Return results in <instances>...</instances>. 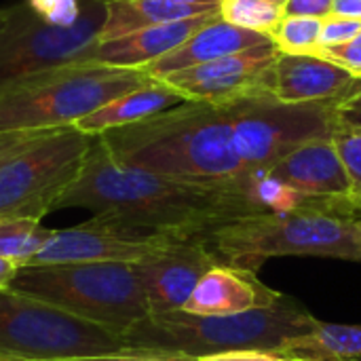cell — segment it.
Returning a JSON list of instances; mask_svg holds the SVG:
<instances>
[{"instance_id": "6da1fadb", "label": "cell", "mask_w": 361, "mask_h": 361, "mask_svg": "<svg viewBox=\"0 0 361 361\" xmlns=\"http://www.w3.org/2000/svg\"><path fill=\"white\" fill-rule=\"evenodd\" d=\"M89 209L152 233L201 237L214 224L262 212L250 192L169 180L118 163L99 135L93 137L82 171L57 201V209Z\"/></svg>"}, {"instance_id": "7a4b0ae2", "label": "cell", "mask_w": 361, "mask_h": 361, "mask_svg": "<svg viewBox=\"0 0 361 361\" xmlns=\"http://www.w3.org/2000/svg\"><path fill=\"white\" fill-rule=\"evenodd\" d=\"M99 140L127 167L186 184L250 192L252 178L235 150L226 104L182 102L146 121L106 131Z\"/></svg>"}, {"instance_id": "3957f363", "label": "cell", "mask_w": 361, "mask_h": 361, "mask_svg": "<svg viewBox=\"0 0 361 361\" xmlns=\"http://www.w3.org/2000/svg\"><path fill=\"white\" fill-rule=\"evenodd\" d=\"M220 264L258 271L281 256H319L361 264V233L345 199H307L283 212L226 218L201 235Z\"/></svg>"}, {"instance_id": "277c9868", "label": "cell", "mask_w": 361, "mask_h": 361, "mask_svg": "<svg viewBox=\"0 0 361 361\" xmlns=\"http://www.w3.org/2000/svg\"><path fill=\"white\" fill-rule=\"evenodd\" d=\"M317 324L319 319L298 300L283 294L271 309L239 315H190L184 311L148 315L123 336L131 349L142 353L203 360L233 351H275Z\"/></svg>"}, {"instance_id": "5b68a950", "label": "cell", "mask_w": 361, "mask_h": 361, "mask_svg": "<svg viewBox=\"0 0 361 361\" xmlns=\"http://www.w3.org/2000/svg\"><path fill=\"white\" fill-rule=\"evenodd\" d=\"M148 78L142 70L104 63H66L34 74L0 91V133L74 127Z\"/></svg>"}, {"instance_id": "8992f818", "label": "cell", "mask_w": 361, "mask_h": 361, "mask_svg": "<svg viewBox=\"0 0 361 361\" xmlns=\"http://www.w3.org/2000/svg\"><path fill=\"white\" fill-rule=\"evenodd\" d=\"M8 290L116 334L148 317L135 264H25L19 267Z\"/></svg>"}, {"instance_id": "52a82bcc", "label": "cell", "mask_w": 361, "mask_h": 361, "mask_svg": "<svg viewBox=\"0 0 361 361\" xmlns=\"http://www.w3.org/2000/svg\"><path fill=\"white\" fill-rule=\"evenodd\" d=\"M93 137L76 127L42 131L0 163V222H40L78 180Z\"/></svg>"}, {"instance_id": "ba28073f", "label": "cell", "mask_w": 361, "mask_h": 361, "mask_svg": "<svg viewBox=\"0 0 361 361\" xmlns=\"http://www.w3.org/2000/svg\"><path fill=\"white\" fill-rule=\"evenodd\" d=\"M142 353L123 334L72 317L51 305L0 290V361H47Z\"/></svg>"}, {"instance_id": "9c48e42d", "label": "cell", "mask_w": 361, "mask_h": 361, "mask_svg": "<svg viewBox=\"0 0 361 361\" xmlns=\"http://www.w3.org/2000/svg\"><path fill=\"white\" fill-rule=\"evenodd\" d=\"M226 108L235 150L252 180L294 148L332 137L338 129L336 102L283 104L273 95H252L228 102Z\"/></svg>"}, {"instance_id": "30bf717a", "label": "cell", "mask_w": 361, "mask_h": 361, "mask_svg": "<svg viewBox=\"0 0 361 361\" xmlns=\"http://www.w3.org/2000/svg\"><path fill=\"white\" fill-rule=\"evenodd\" d=\"M104 15V2L82 0L80 19L72 27H55L25 2L6 6L0 21V91L66 63H85L97 44Z\"/></svg>"}, {"instance_id": "8fae6325", "label": "cell", "mask_w": 361, "mask_h": 361, "mask_svg": "<svg viewBox=\"0 0 361 361\" xmlns=\"http://www.w3.org/2000/svg\"><path fill=\"white\" fill-rule=\"evenodd\" d=\"M176 235L152 233L108 216H91L70 228H55L30 264L123 262L140 264L157 256Z\"/></svg>"}, {"instance_id": "7c38bea8", "label": "cell", "mask_w": 361, "mask_h": 361, "mask_svg": "<svg viewBox=\"0 0 361 361\" xmlns=\"http://www.w3.org/2000/svg\"><path fill=\"white\" fill-rule=\"evenodd\" d=\"M279 51L275 44L252 47L222 59L161 76L186 102L228 104L252 95H271V72Z\"/></svg>"}, {"instance_id": "4fadbf2b", "label": "cell", "mask_w": 361, "mask_h": 361, "mask_svg": "<svg viewBox=\"0 0 361 361\" xmlns=\"http://www.w3.org/2000/svg\"><path fill=\"white\" fill-rule=\"evenodd\" d=\"M220 264L201 237L176 235L157 256L135 264L148 315L182 311L199 279Z\"/></svg>"}, {"instance_id": "5bb4252c", "label": "cell", "mask_w": 361, "mask_h": 361, "mask_svg": "<svg viewBox=\"0 0 361 361\" xmlns=\"http://www.w3.org/2000/svg\"><path fill=\"white\" fill-rule=\"evenodd\" d=\"M360 89L361 78L319 55L279 53L271 72V95L283 104H338Z\"/></svg>"}, {"instance_id": "9a60e30c", "label": "cell", "mask_w": 361, "mask_h": 361, "mask_svg": "<svg viewBox=\"0 0 361 361\" xmlns=\"http://www.w3.org/2000/svg\"><path fill=\"white\" fill-rule=\"evenodd\" d=\"M273 180L294 190L300 199H345L351 195V182L334 148L332 137L307 142L269 171Z\"/></svg>"}, {"instance_id": "2e32d148", "label": "cell", "mask_w": 361, "mask_h": 361, "mask_svg": "<svg viewBox=\"0 0 361 361\" xmlns=\"http://www.w3.org/2000/svg\"><path fill=\"white\" fill-rule=\"evenodd\" d=\"M281 298L283 294L262 283L254 271L216 264L199 279L182 311L190 315H239L271 309Z\"/></svg>"}, {"instance_id": "e0dca14e", "label": "cell", "mask_w": 361, "mask_h": 361, "mask_svg": "<svg viewBox=\"0 0 361 361\" xmlns=\"http://www.w3.org/2000/svg\"><path fill=\"white\" fill-rule=\"evenodd\" d=\"M218 17L220 13H209V15H201L192 19L144 27V30L125 34L108 42H97L85 63H104V66H116V68L144 70L152 61L178 49L195 32H199L203 25H207L209 21Z\"/></svg>"}, {"instance_id": "ac0fdd59", "label": "cell", "mask_w": 361, "mask_h": 361, "mask_svg": "<svg viewBox=\"0 0 361 361\" xmlns=\"http://www.w3.org/2000/svg\"><path fill=\"white\" fill-rule=\"evenodd\" d=\"M262 44H273L271 36L231 25L218 17V19L209 21L207 25H203L199 32H195L178 49H173L171 53H167L161 59L152 61L150 66H146L142 72H146L148 76L161 78L165 74L195 68L201 63H209V61L222 59L226 55L241 53V51H247L252 47H262Z\"/></svg>"}, {"instance_id": "d6986e66", "label": "cell", "mask_w": 361, "mask_h": 361, "mask_svg": "<svg viewBox=\"0 0 361 361\" xmlns=\"http://www.w3.org/2000/svg\"><path fill=\"white\" fill-rule=\"evenodd\" d=\"M186 102L180 91L167 85L161 78L150 76L144 85L118 95L116 99L108 102L106 106L97 108L89 116L80 118L74 127L91 137L102 135L106 131L127 127L140 121H146L159 112H165L178 104Z\"/></svg>"}, {"instance_id": "ffe728a7", "label": "cell", "mask_w": 361, "mask_h": 361, "mask_svg": "<svg viewBox=\"0 0 361 361\" xmlns=\"http://www.w3.org/2000/svg\"><path fill=\"white\" fill-rule=\"evenodd\" d=\"M104 6H106V15L99 27L97 42H108L152 25L220 13V6L180 4L171 0H110L104 2Z\"/></svg>"}, {"instance_id": "44dd1931", "label": "cell", "mask_w": 361, "mask_h": 361, "mask_svg": "<svg viewBox=\"0 0 361 361\" xmlns=\"http://www.w3.org/2000/svg\"><path fill=\"white\" fill-rule=\"evenodd\" d=\"M275 353L298 361H351L361 357V326L319 322L311 332L286 341Z\"/></svg>"}, {"instance_id": "7402d4cb", "label": "cell", "mask_w": 361, "mask_h": 361, "mask_svg": "<svg viewBox=\"0 0 361 361\" xmlns=\"http://www.w3.org/2000/svg\"><path fill=\"white\" fill-rule=\"evenodd\" d=\"M55 228L40 226L34 220H11L0 222V258L25 267L44 247Z\"/></svg>"}, {"instance_id": "603a6c76", "label": "cell", "mask_w": 361, "mask_h": 361, "mask_svg": "<svg viewBox=\"0 0 361 361\" xmlns=\"http://www.w3.org/2000/svg\"><path fill=\"white\" fill-rule=\"evenodd\" d=\"M319 17L307 15H283L271 32V40L279 53L288 55H315L322 34Z\"/></svg>"}, {"instance_id": "cb8c5ba5", "label": "cell", "mask_w": 361, "mask_h": 361, "mask_svg": "<svg viewBox=\"0 0 361 361\" xmlns=\"http://www.w3.org/2000/svg\"><path fill=\"white\" fill-rule=\"evenodd\" d=\"M281 17L283 8L267 0H222L220 4V19L231 25L267 36H271Z\"/></svg>"}, {"instance_id": "d4e9b609", "label": "cell", "mask_w": 361, "mask_h": 361, "mask_svg": "<svg viewBox=\"0 0 361 361\" xmlns=\"http://www.w3.org/2000/svg\"><path fill=\"white\" fill-rule=\"evenodd\" d=\"M332 142L351 182V197H361V129L338 125Z\"/></svg>"}, {"instance_id": "484cf974", "label": "cell", "mask_w": 361, "mask_h": 361, "mask_svg": "<svg viewBox=\"0 0 361 361\" xmlns=\"http://www.w3.org/2000/svg\"><path fill=\"white\" fill-rule=\"evenodd\" d=\"M25 6L44 23L72 27L82 13V0H23Z\"/></svg>"}, {"instance_id": "4316f807", "label": "cell", "mask_w": 361, "mask_h": 361, "mask_svg": "<svg viewBox=\"0 0 361 361\" xmlns=\"http://www.w3.org/2000/svg\"><path fill=\"white\" fill-rule=\"evenodd\" d=\"M361 32V21L353 19H345V17H334L328 15L322 21V34H319V47L317 53L330 47H338L345 44L349 40H353Z\"/></svg>"}, {"instance_id": "83f0119b", "label": "cell", "mask_w": 361, "mask_h": 361, "mask_svg": "<svg viewBox=\"0 0 361 361\" xmlns=\"http://www.w3.org/2000/svg\"><path fill=\"white\" fill-rule=\"evenodd\" d=\"M315 55L330 59L332 63H336V66L345 68L347 72H351L355 78H361V32L353 40H349L345 44H338V47L324 49V51H319Z\"/></svg>"}, {"instance_id": "f1b7e54d", "label": "cell", "mask_w": 361, "mask_h": 361, "mask_svg": "<svg viewBox=\"0 0 361 361\" xmlns=\"http://www.w3.org/2000/svg\"><path fill=\"white\" fill-rule=\"evenodd\" d=\"M334 0H288L283 4V15H307V17H328Z\"/></svg>"}, {"instance_id": "f546056e", "label": "cell", "mask_w": 361, "mask_h": 361, "mask_svg": "<svg viewBox=\"0 0 361 361\" xmlns=\"http://www.w3.org/2000/svg\"><path fill=\"white\" fill-rule=\"evenodd\" d=\"M336 118L338 125L361 129V89L351 97L336 104Z\"/></svg>"}, {"instance_id": "4dcf8cb0", "label": "cell", "mask_w": 361, "mask_h": 361, "mask_svg": "<svg viewBox=\"0 0 361 361\" xmlns=\"http://www.w3.org/2000/svg\"><path fill=\"white\" fill-rule=\"evenodd\" d=\"M42 131H13V133H0V163L6 161L11 154L21 150L25 144H30L36 135Z\"/></svg>"}, {"instance_id": "1f68e13d", "label": "cell", "mask_w": 361, "mask_h": 361, "mask_svg": "<svg viewBox=\"0 0 361 361\" xmlns=\"http://www.w3.org/2000/svg\"><path fill=\"white\" fill-rule=\"evenodd\" d=\"M197 361H298L283 357L275 351H233V353H222V355H212Z\"/></svg>"}, {"instance_id": "d6a6232c", "label": "cell", "mask_w": 361, "mask_h": 361, "mask_svg": "<svg viewBox=\"0 0 361 361\" xmlns=\"http://www.w3.org/2000/svg\"><path fill=\"white\" fill-rule=\"evenodd\" d=\"M47 361H197L188 357H169V355H152V353H129V355H95V357H72V360H47Z\"/></svg>"}, {"instance_id": "836d02e7", "label": "cell", "mask_w": 361, "mask_h": 361, "mask_svg": "<svg viewBox=\"0 0 361 361\" xmlns=\"http://www.w3.org/2000/svg\"><path fill=\"white\" fill-rule=\"evenodd\" d=\"M330 15L361 21V0H334Z\"/></svg>"}, {"instance_id": "e575fe53", "label": "cell", "mask_w": 361, "mask_h": 361, "mask_svg": "<svg viewBox=\"0 0 361 361\" xmlns=\"http://www.w3.org/2000/svg\"><path fill=\"white\" fill-rule=\"evenodd\" d=\"M17 271H19V267L15 262H11L6 258H0V290H8L11 288Z\"/></svg>"}, {"instance_id": "d590c367", "label": "cell", "mask_w": 361, "mask_h": 361, "mask_svg": "<svg viewBox=\"0 0 361 361\" xmlns=\"http://www.w3.org/2000/svg\"><path fill=\"white\" fill-rule=\"evenodd\" d=\"M347 205H349V212H351V218L355 222V226L360 228L361 233V197H347Z\"/></svg>"}, {"instance_id": "8d00e7d4", "label": "cell", "mask_w": 361, "mask_h": 361, "mask_svg": "<svg viewBox=\"0 0 361 361\" xmlns=\"http://www.w3.org/2000/svg\"><path fill=\"white\" fill-rule=\"evenodd\" d=\"M171 2H180V4H197V6H220L222 0H171Z\"/></svg>"}, {"instance_id": "74e56055", "label": "cell", "mask_w": 361, "mask_h": 361, "mask_svg": "<svg viewBox=\"0 0 361 361\" xmlns=\"http://www.w3.org/2000/svg\"><path fill=\"white\" fill-rule=\"evenodd\" d=\"M267 2H273V4H277V6H281V8H283V4H286L288 0H267Z\"/></svg>"}, {"instance_id": "f35d334b", "label": "cell", "mask_w": 361, "mask_h": 361, "mask_svg": "<svg viewBox=\"0 0 361 361\" xmlns=\"http://www.w3.org/2000/svg\"><path fill=\"white\" fill-rule=\"evenodd\" d=\"M4 13H6V6H4V8H0V21H2V17H4Z\"/></svg>"}, {"instance_id": "ab89813d", "label": "cell", "mask_w": 361, "mask_h": 361, "mask_svg": "<svg viewBox=\"0 0 361 361\" xmlns=\"http://www.w3.org/2000/svg\"><path fill=\"white\" fill-rule=\"evenodd\" d=\"M97 2H110V0H97Z\"/></svg>"}, {"instance_id": "60d3db41", "label": "cell", "mask_w": 361, "mask_h": 361, "mask_svg": "<svg viewBox=\"0 0 361 361\" xmlns=\"http://www.w3.org/2000/svg\"><path fill=\"white\" fill-rule=\"evenodd\" d=\"M351 361H361V360H351Z\"/></svg>"}]
</instances>
